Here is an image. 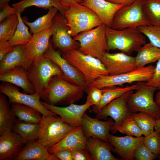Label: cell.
<instances>
[{
  "mask_svg": "<svg viewBox=\"0 0 160 160\" xmlns=\"http://www.w3.org/2000/svg\"><path fill=\"white\" fill-rule=\"evenodd\" d=\"M72 153L71 150L64 149L57 152L53 155L58 160H73Z\"/></svg>",
  "mask_w": 160,
  "mask_h": 160,
  "instance_id": "47",
  "label": "cell"
},
{
  "mask_svg": "<svg viewBox=\"0 0 160 160\" xmlns=\"http://www.w3.org/2000/svg\"><path fill=\"white\" fill-rule=\"evenodd\" d=\"M19 22L13 35L8 41L13 46L23 45L28 43L31 39L32 35L29 32L28 28L21 16V13L17 12Z\"/></svg>",
  "mask_w": 160,
  "mask_h": 160,
  "instance_id": "35",
  "label": "cell"
},
{
  "mask_svg": "<svg viewBox=\"0 0 160 160\" xmlns=\"http://www.w3.org/2000/svg\"><path fill=\"white\" fill-rule=\"evenodd\" d=\"M47 109L58 115L65 123L77 127L82 125L81 119L84 113L91 106L85 103L81 105L72 103L65 107H58L41 101Z\"/></svg>",
  "mask_w": 160,
  "mask_h": 160,
  "instance_id": "18",
  "label": "cell"
},
{
  "mask_svg": "<svg viewBox=\"0 0 160 160\" xmlns=\"http://www.w3.org/2000/svg\"><path fill=\"white\" fill-rule=\"evenodd\" d=\"M15 160H58L36 140L26 144Z\"/></svg>",
  "mask_w": 160,
  "mask_h": 160,
  "instance_id": "26",
  "label": "cell"
},
{
  "mask_svg": "<svg viewBox=\"0 0 160 160\" xmlns=\"http://www.w3.org/2000/svg\"><path fill=\"white\" fill-rule=\"evenodd\" d=\"M110 2L116 4H121L123 6L130 5L136 0H106Z\"/></svg>",
  "mask_w": 160,
  "mask_h": 160,
  "instance_id": "48",
  "label": "cell"
},
{
  "mask_svg": "<svg viewBox=\"0 0 160 160\" xmlns=\"http://www.w3.org/2000/svg\"><path fill=\"white\" fill-rule=\"evenodd\" d=\"M54 31V28L52 24L45 29L33 33L31 40L27 44L22 45L24 51L32 61L43 56L49 47L50 38Z\"/></svg>",
  "mask_w": 160,
  "mask_h": 160,
  "instance_id": "16",
  "label": "cell"
},
{
  "mask_svg": "<svg viewBox=\"0 0 160 160\" xmlns=\"http://www.w3.org/2000/svg\"><path fill=\"white\" fill-rule=\"evenodd\" d=\"M27 73L36 92L40 96L41 98L53 77L57 75L65 76L58 66L44 55L32 62Z\"/></svg>",
  "mask_w": 160,
  "mask_h": 160,
  "instance_id": "4",
  "label": "cell"
},
{
  "mask_svg": "<svg viewBox=\"0 0 160 160\" xmlns=\"http://www.w3.org/2000/svg\"><path fill=\"white\" fill-rule=\"evenodd\" d=\"M0 135V160H15L25 143L13 130Z\"/></svg>",
  "mask_w": 160,
  "mask_h": 160,
  "instance_id": "20",
  "label": "cell"
},
{
  "mask_svg": "<svg viewBox=\"0 0 160 160\" xmlns=\"http://www.w3.org/2000/svg\"><path fill=\"white\" fill-rule=\"evenodd\" d=\"M129 92L110 102L100 110L95 117L98 119L106 120L108 116H110L114 122L111 130L113 133L116 132L118 127L124 122L134 119V113L129 109L127 102Z\"/></svg>",
  "mask_w": 160,
  "mask_h": 160,
  "instance_id": "11",
  "label": "cell"
},
{
  "mask_svg": "<svg viewBox=\"0 0 160 160\" xmlns=\"http://www.w3.org/2000/svg\"><path fill=\"white\" fill-rule=\"evenodd\" d=\"M48 13L39 17L34 21L30 22L24 20V23L30 28L31 33H37L50 26L52 24L54 17L57 13L58 9L54 7L50 8Z\"/></svg>",
  "mask_w": 160,
  "mask_h": 160,
  "instance_id": "33",
  "label": "cell"
},
{
  "mask_svg": "<svg viewBox=\"0 0 160 160\" xmlns=\"http://www.w3.org/2000/svg\"><path fill=\"white\" fill-rule=\"evenodd\" d=\"M0 12V23L5 19L17 13L16 9L10 6L8 3L5 5Z\"/></svg>",
  "mask_w": 160,
  "mask_h": 160,
  "instance_id": "45",
  "label": "cell"
},
{
  "mask_svg": "<svg viewBox=\"0 0 160 160\" xmlns=\"http://www.w3.org/2000/svg\"><path fill=\"white\" fill-rule=\"evenodd\" d=\"M87 137L85 135L82 125L76 127L64 138L48 150L51 154L63 149L72 151L86 149Z\"/></svg>",
  "mask_w": 160,
  "mask_h": 160,
  "instance_id": "21",
  "label": "cell"
},
{
  "mask_svg": "<svg viewBox=\"0 0 160 160\" xmlns=\"http://www.w3.org/2000/svg\"><path fill=\"white\" fill-rule=\"evenodd\" d=\"M14 46L11 45L8 41H0V61L13 49Z\"/></svg>",
  "mask_w": 160,
  "mask_h": 160,
  "instance_id": "46",
  "label": "cell"
},
{
  "mask_svg": "<svg viewBox=\"0 0 160 160\" xmlns=\"http://www.w3.org/2000/svg\"><path fill=\"white\" fill-rule=\"evenodd\" d=\"M17 13L5 19L0 24V41H7L13 35L18 23Z\"/></svg>",
  "mask_w": 160,
  "mask_h": 160,
  "instance_id": "37",
  "label": "cell"
},
{
  "mask_svg": "<svg viewBox=\"0 0 160 160\" xmlns=\"http://www.w3.org/2000/svg\"><path fill=\"white\" fill-rule=\"evenodd\" d=\"M121 133L127 135L140 137L143 135L142 131L134 119L124 122L117 129Z\"/></svg>",
  "mask_w": 160,
  "mask_h": 160,
  "instance_id": "40",
  "label": "cell"
},
{
  "mask_svg": "<svg viewBox=\"0 0 160 160\" xmlns=\"http://www.w3.org/2000/svg\"><path fill=\"white\" fill-rule=\"evenodd\" d=\"M32 6L46 9L52 7H55L64 16L69 8L65 6L61 0H22L12 4V6L16 9L17 12L20 13L27 7Z\"/></svg>",
  "mask_w": 160,
  "mask_h": 160,
  "instance_id": "29",
  "label": "cell"
},
{
  "mask_svg": "<svg viewBox=\"0 0 160 160\" xmlns=\"http://www.w3.org/2000/svg\"><path fill=\"white\" fill-rule=\"evenodd\" d=\"M134 158L136 160H153L157 158L143 144H140L135 151Z\"/></svg>",
  "mask_w": 160,
  "mask_h": 160,
  "instance_id": "41",
  "label": "cell"
},
{
  "mask_svg": "<svg viewBox=\"0 0 160 160\" xmlns=\"http://www.w3.org/2000/svg\"><path fill=\"white\" fill-rule=\"evenodd\" d=\"M43 55L51 60L58 66L68 80L81 87L84 92H87L89 87L83 75L76 67L63 58L60 52L54 49L50 42Z\"/></svg>",
  "mask_w": 160,
  "mask_h": 160,
  "instance_id": "13",
  "label": "cell"
},
{
  "mask_svg": "<svg viewBox=\"0 0 160 160\" xmlns=\"http://www.w3.org/2000/svg\"><path fill=\"white\" fill-rule=\"evenodd\" d=\"M106 27L105 24H102L73 37L80 43L78 50L100 60L107 50Z\"/></svg>",
  "mask_w": 160,
  "mask_h": 160,
  "instance_id": "7",
  "label": "cell"
},
{
  "mask_svg": "<svg viewBox=\"0 0 160 160\" xmlns=\"http://www.w3.org/2000/svg\"><path fill=\"white\" fill-rule=\"evenodd\" d=\"M145 137H133L127 135L119 137L109 133L108 141L113 146L112 151L124 160H132L138 146L143 142Z\"/></svg>",
  "mask_w": 160,
  "mask_h": 160,
  "instance_id": "17",
  "label": "cell"
},
{
  "mask_svg": "<svg viewBox=\"0 0 160 160\" xmlns=\"http://www.w3.org/2000/svg\"><path fill=\"white\" fill-rule=\"evenodd\" d=\"M32 62L24 51L22 45L15 46L0 61V74L18 66H22L27 71Z\"/></svg>",
  "mask_w": 160,
  "mask_h": 160,
  "instance_id": "23",
  "label": "cell"
},
{
  "mask_svg": "<svg viewBox=\"0 0 160 160\" xmlns=\"http://www.w3.org/2000/svg\"><path fill=\"white\" fill-rule=\"evenodd\" d=\"M154 70L153 75L151 79L146 82L145 84L148 86L160 89V58L157 61Z\"/></svg>",
  "mask_w": 160,
  "mask_h": 160,
  "instance_id": "43",
  "label": "cell"
},
{
  "mask_svg": "<svg viewBox=\"0 0 160 160\" xmlns=\"http://www.w3.org/2000/svg\"><path fill=\"white\" fill-rule=\"evenodd\" d=\"M159 107L160 108V106ZM154 129L155 131L160 133V118L156 120Z\"/></svg>",
  "mask_w": 160,
  "mask_h": 160,
  "instance_id": "50",
  "label": "cell"
},
{
  "mask_svg": "<svg viewBox=\"0 0 160 160\" xmlns=\"http://www.w3.org/2000/svg\"><path fill=\"white\" fill-rule=\"evenodd\" d=\"M12 128L25 144L37 140L39 138V123L25 121L18 119L14 123Z\"/></svg>",
  "mask_w": 160,
  "mask_h": 160,
  "instance_id": "28",
  "label": "cell"
},
{
  "mask_svg": "<svg viewBox=\"0 0 160 160\" xmlns=\"http://www.w3.org/2000/svg\"><path fill=\"white\" fill-rule=\"evenodd\" d=\"M139 85V83L124 87L114 86L102 89L103 93L101 99L98 104L93 106V112L97 114L100 110L110 102L127 92L136 90Z\"/></svg>",
  "mask_w": 160,
  "mask_h": 160,
  "instance_id": "27",
  "label": "cell"
},
{
  "mask_svg": "<svg viewBox=\"0 0 160 160\" xmlns=\"http://www.w3.org/2000/svg\"><path fill=\"white\" fill-rule=\"evenodd\" d=\"M73 160H93L92 157L87 149L73 151Z\"/></svg>",
  "mask_w": 160,
  "mask_h": 160,
  "instance_id": "44",
  "label": "cell"
},
{
  "mask_svg": "<svg viewBox=\"0 0 160 160\" xmlns=\"http://www.w3.org/2000/svg\"><path fill=\"white\" fill-rule=\"evenodd\" d=\"M6 95L0 93V135L12 130L16 116L10 106Z\"/></svg>",
  "mask_w": 160,
  "mask_h": 160,
  "instance_id": "30",
  "label": "cell"
},
{
  "mask_svg": "<svg viewBox=\"0 0 160 160\" xmlns=\"http://www.w3.org/2000/svg\"><path fill=\"white\" fill-rule=\"evenodd\" d=\"M38 141L48 150L59 143L76 127L65 123L59 116H42L39 123Z\"/></svg>",
  "mask_w": 160,
  "mask_h": 160,
  "instance_id": "6",
  "label": "cell"
},
{
  "mask_svg": "<svg viewBox=\"0 0 160 160\" xmlns=\"http://www.w3.org/2000/svg\"><path fill=\"white\" fill-rule=\"evenodd\" d=\"M155 67L150 65L136 68L129 72L118 75L101 76L96 79L89 87L102 89L110 87L121 86L124 84L135 82H147L153 77Z\"/></svg>",
  "mask_w": 160,
  "mask_h": 160,
  "instance_id": "9",
  "label": "cell"
},
{
  "mask_svg": "<svg viewBox=\"0 0 160 160\" xmlns=\"http://www.w3.org/2000/svg\"><path fill=\"white\" fill-rule=\"evenodd\" d=\"M157 93L155 96V102L156 104L159 106H160V89Z\"/></svg>",
  "mask_w": 160,
  "mask_h": 160,
  "instance_id": "51",
  "label": "cell"
},
{
  "mask_svg": "<svg viewBox=\"0 0 160 160\" xmlns=\"http://www.w3.org/2000/svg\"><path fill=\"white\" fill-rule=\"evenodd\" d=\"M11 0H0V9H1L6 4L8 3V2Z\"/></svg>",
  "mask_w": 160,
  "mask_h": 160,
  "instance_id": "52",
  "label": "cell"
},
{
  "mask_svg": "<svg viewBox=\"0 0 160 160\" xmlns=\"http://www.w3.org/2000/svg\"><path fill=\"white\" fill-rule=\"evenodd\" d=\"M134 57L137 68L144 67L146 65L157 61L160 58V49L153 46L150 42L145 43L137 52Z\"/></svg>",
  "mask_w": 160,
  "mask_h": 160,
  "instance_id": "31",
  "label": "cell"
},
{
  "mask_svg": "<svg viewBox=\"0 0 160 160\" xmlns=\"http://www.w3.org/2000/svg\"><path fill=\"white\" fill-rule=\"evenodd\" d=\"M64 16L70 28L69 33L73 37L103 24L99 17L89 8L77 3L71 4Z\"/></svg>",
  "mask_w": 160,
  "mask_h": 160,
  "instance_id": "5",
  "label": "cell"
},
{
  "mask_svg": "<svg viewBox=\"0 0 160 160\" xmlns=\"http://www.w3.org/2000/svg\"><path fill=\"white\" fill-rule=\"evenodd\" d=\"M142 8L149 25L160 26V0H143Z\"/></svg>",
  "mask_w": 160,
  "mask_h": 160,
  "instance_id": "34",
  "label": "cell"
},
{
  "mask_svg": "<svg viewBox=\"0 0 160 160\" xmlns=\"http://www.w3.org/2000/svg\"><path fill=\"white\" fill-rule=\"evenodd\" d=\"M60 53L63 58L81 72L89 87L98 77L109 75L104 65L98 58L83 54L77 49L61 52Z\"/></svg>",
  "mask_w": 160,
  "mask_h": 160,
  "instance_id": "3",
  "label": "cell"
},
{
  "mask_svg": "<svg viewBox=\"0 0 160 160\" xmlns=\"http://www.w3.org/2000/svg\"><path fill=\"white\" fill-rule=\"evenodd\" d=\"M159 159H160V155L158 157Z\"/></svg>",
  "mask_w": 160,
  "mask_h": 160,
  "instance_id": "53",
  "label": "cell"
},
{
  "mask_svg": "<svg viewBox=\"0 0 160 160\" xmlns=\"http://www.w3.org/2000/svg\"><path fill=\"white\" fill-rule=\"evenodd\" d=\"M81 121L84 132L87 137L97 138L108 141L109 132L114 123L112 118L106 121H102L90 117L85 112Z\"/></svg>",
  "mask_w": 160,
  "mask_h": 160,
  "instance_id": "19",
  "label": "cell"
},
{
  "mask_svg": "<svg viewBox=\"0 0 160 160\" xmlns=\"http://www.w3.org/2000/svg\"><path fill=\"white\" fill-rule=\"evenodd\" d=\"M102 93V89L89 87L87 92L88 95L85 103H88L91 105L98 104L101 99Z\"/></svg>",
  "mask_w": 160,
  "mask_h": 160,
  "instance_id": "42",
  "label": "cell"
},
{
  "mask_svg": "<svg viewBox=\"0 0 160 160\" xmlns=\"http://www.w3.org/2000/svg\"><path fill=\"white\" fill-rule=\"evenodd\" d=\"M11 107L19 119L28 122L40 123L42 114L34 108L17 103H12Z\"/></svg>",
  "mask_w": 160,
  "mask_h": 160,
  "instance_id": "32",
  "label": "cell"
},
{
  "mask_svg": "<svg viewBox=\"0 0 160 160\" xmlns=\"http://www.w3.org/2000/svg\"><path fill=\"white\" fill-rule=\"evenodd\" d=\"M138 28L153 46L160 49V26L149 25Z\"/></svg>",
  "mask_w": 160,
  "mask_h": 160,
  "instance_id": "38",
  "label": "cell"
},
{
  "mask_svg": "<svg viewBox=\"0 0 160 160\" xmlns=\"http://www.w3.org/2000/svg\"><path fill=\"white\" fill-rule=\"evenodd\" d=\"M90 8L99 17L103 24L111 27L114 16L123 5L106 0H83L80 4Z\"/></svg>",
  "mask_w": 160,
  "mask_h": 160,
  "instance_id": "22",
  "label": "cell"
},
{
  "mask_svg": "<svg viewBox=\"0 0 160 160\" xmlns=\"http://www.w3.org/2000/svg\"><path fill=\"white\" fill-rule=\"evenodd\" d=\"M106 34L108 52L117 49L130 55L146 43L144 35L137 28L117 30L107 26Z\"/></svg>",
  "mask_w": 160,
  "mask_h": 160,
  "instance_id": "2",
  "label": "cell"
},
{
  "mask_svg": "<svg viewBox=\"0 0 160 160\" xmlns=\"http://www.w3.org/2000/svg\"><path fill=\"white\" fill-rule=\"evenodd\" d=\"M134 119L145 137L153 131L156 119L148 114L142 112L134 113Z\"/></svg>",
  "mask_w": 160,
  "mask_h": 160,
  "instance_id": "36",
  "label": "cell"
},
{
  "mask_svg": "<svg viewBox=\"0 0 160 160\" xmlns=\"http://www.w3.org/2000/svg\"><path fill=\"white\" fill-rule=\"evenodd\" d=\"M84 92L82 87L71 82L65 76L57 75L51 79L41 98L51 105H70L81 98Z\"/></svg>",
  "mask_w": 160,
  "mask_h": 160,
  "instance_id": "1",
  "label": "cell"
},
{
  "mask_svg": "<svg viewBox=\"0 0 160 160\" xmlns=\"http://www.w3.org/2000/svg\"><path fill=\"white\" fill-rule=\"evenodd\" d=\"M0 92L8 97L10 104L17 103L30 106L38 110L42 116L57 115L43 105L40 100V96L36 92L29 94L22 93L16 86L5 82L0 84Z\"/></svg>",
  "mask_w": 160,
  "mask_h": 160,
  "instance_id": "12",
  "label": "cell"
},
{
  "mask_svg": "<svg viewBox=\"0 0 160 160\" xmlns=\"http://www.w3.org/2000/svg\"><path fill=\"white\" fill-rule=\"evenodd\" d=\"M0 81L21 87L25 93H36L33 86L28 79L27 71L21 66L16 67L0 74Z\"/></svg>",
  "mask_w": 160,
  "mask_h": 160,
  "instance_id": "24",
  "label": "cell"
},
{
  "mask_svg": "<svg viewBox=\"0 0 160 160\" xmlns=\"http://www.w3.org/2000/svg\"><path fill=\"white\" fill-rule=\"evenodd\" d=\"M145 137V136H144ZM145 145L157 157L160 155V133L155 130L145 137Z\"/></svg>",
  "mask_w": 160,
  "mask_h": 160,
  "instance_id": "39",
  "label": "cell"
},
{
  "mask_svg": "<svg viewBox=\"0 0 160 160\" xmlns=\"http://www.w3.org/2000/svg\"><path fill=\"white\" fill-rule=\"evenodd\" d=\"M93 137H87L86 149L93 160H119L111 153L113 146L108 142Z\"/></svg>",
  "mask_w": 160,
  "mask_h": 160,
  "instance_id": "25",
  "label": "cell"
},
{
  "mask_svg": "<svg viewBox=\"0 0 160 160\" xmlns=\"http://www.w3.org/2000/svg\"><path fill=\"white\" fill-rule=\"evenodd\" d=\"M143 0H136L132 4L123 6L115 13L111 27L117 30L138 28L149 24L143 10Z\"/></svg>",
  "mask_w": 160,
  "mask_h": 160,
  "instance_id": "10",
  "label": "cell"
},
{
  "mask_svg": "<svg viewBox=\"0 0 160 160\" xmlns=\"http://www.w3.org/2000/svg\"><path fill=\"white\" fill-rule=\"evenodd\" d=\"M64 4L69 8L70 5L73 3H77L81 4L83 0H61Z\"/></svg>",
  "mask_w": 160,
  "mask_h": 160,
  "instance_id": "49",
  "label": "cell"
},
{
  "mask_svg": "<svg viewBox=\"0 0 160 160\" xmlns=\"http://www.w3.org/2000/svg\"><path fill=\"white\" fill-rule=\"evenodd\" d=\"M100 60L111 76L126 73L137 68L134 57L121 52L110 53L106 52Z\"/></svg>",
  "mask_w": 160,
  "mask_h": 160,
  "instance_id": "15",
  "label": "cell"
},
{
  "mask_svg": "<svg viewBox=\"0 0 160 160\" xmlns=\"http://www.w3.org/2000/svg\"><path fill=\"white\" fill-rule=\"evenodd\" d=\"M156 89L147 86L145 83H139L135 93L130 92L127 102L131 111L133 113L137 112L146 113L155 117L160 118V108L156 103L153 95Z\"/></svg>",
  "mask_w": 160,
  "mask_h": 160,
  "instance_id": "8",
  "label": "cell"
},
{
  "mask_svg": "<svg viewBox=\"0 0 160 160\" xmlns=\"http://www.w3.org/2000/svg\"><path fill=\"white\" fill-rule=\"evenodd\" d=\"M52 25L54 31L52 41L56 47L61 52L79 48L80 43L70 34V28L64 16L57 12L53 18Z\"/></svg>",
  "mask_w": 160,
  "mask_h": 160,
  "instance_id": "14",
  "label": "cell"
}]
</instances>
